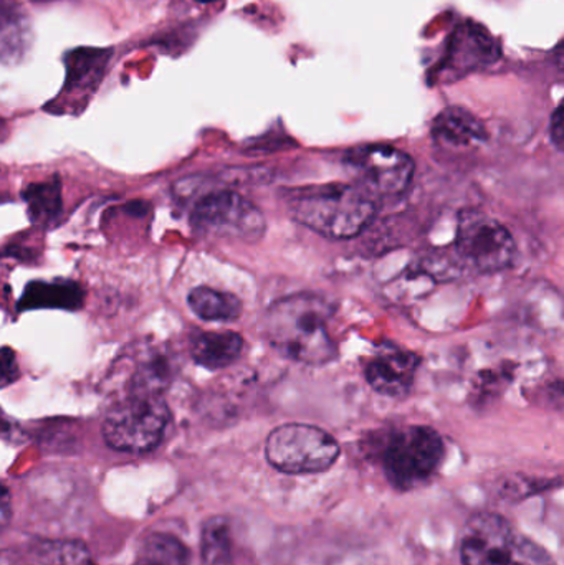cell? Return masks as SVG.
Returning <instances> with one entry per match:
<instances>
[{
    "instance_id": "15",
    "label": "cell",
    "mask_w": 564,
    "mask_h": 565,
    "mask_svg": "<svg viewBox=\"0 0 564 565\" xmlns=\"http://www.w3.org/2000/svg\"><path fill=\"white\" fill-rule=\"evenodd\" d=\"M189 308L204 321H235L242 315V301L227 291L199 286L188 296Z\"/></svg>"
},
{
    "instance_id": "13",
    "label": "cell",
    "mask_w": 564,
    "mask_h": 565,
    "mask_svg": "<svg viewBox=\"0 0 564 565\" xmlns=\"http://www.w3.org/2000/svg\"><path fill=\"white\" fill-rule=\"evenodd\" d=\"M244 351V339L234 331L201 332L192 339L191 355L195 364L219 371L238 361Z\"/></svg>"
},
{
    "instance_id": "4",
    "label": "cell",
    "mask_w": 564,
    "mask_h": 565,
    "mask_svg": "<svg viewBox=\"0 0 564 565\" xmlns=\"http://www.w3.org/2000/svg\"><path fill=\"white\" fill-rule=\"evenodd\" d=\"M171 414L162 395L129 392L106 414L103 438L113 450L146 454L161 444Z\"/></svg>"
},
{
    "instance_id": "18",
    "label": "cell",
    "mask_w": 564,
    "mask_h": 565,
    "mask_svg": "<svg viewBox=\"0 0 564 565\" xmlns=\"http://www.w3.org/2000/svg\"><path fill=\"white\" fill-rule=\"evenodd\" d=\"M171 365H169L168 359L162 354L149 355L138 365V371L132 375L129 392L162 395L171 382Z\"/></svg>"
},
{
    "instance_id": "9",
    "label": "cell",
    "mask_w": 564,
    "mask_h": 565,
    "mask_svg": "<svg viewBox=\"0 0 564 565\" xmlns=\"http://www.w3.org/2000/svg\"><path fill=\"white\" fill-rule=\"evenodd\" d=\"M344 164L364 191L377 195H396L406 191L416 169L409 154L386 145L351 149Z\"/></svg>"
},
{
    "instance_id": "20",
    "label": "cell",
    "mask_w": 564,
    "mask_h": 565,
    "mask_svg": "<svg viewBox=\"0 0 564 565\" xmlns=\"http://www.w3.org/2000/svg\"><path fill=\"white\" fill-rule=\"evenodd\" d=\"M550 135H552L553 145L564 152V102L553 115Z\"/></svg>"
},
{
    "instance_id": "6",
    "label": "cell",
    "mask_w": 564,
    "mask_h": 565,
    "mask_svg": "<svg viewBox=\"0 0 564 565\" xmlns=\"http://www.w3.org/2000/svg\"><path fill=\"white\" fill-rule=\"evenodd\" d=\"M265 455L268 463L284 473H321L340 457V445L313 425L287 424L268 435Z\"/></svg>"
},
{
    "instance_id": "19",
    "label": "cell",
    "mask_w": 564,
    "mask_h": 565,
    "mask_svg": "<svg viewBox=\"0 0 564 565\" xmlns=\"http://www.w3.org/2000/svg\"><path fill=\"white\" fill-rule=\"evenodd\" d=\"M26 204H29L30 218L33 222L53 221L62 207V199H60V184L56 181L42 182V184L30 185L25 194Z\"/></svg>"
},
{
    "instance_id": "8",
    "label": "cell",
    "mask_w": 564,
    "mask_h": 565,
    "mask_svg": "<svg viewBox=\"0 0 564 565\" xmlns=\"http://www.w3.org/2000/svg\"><path fill=\"white\" fill-rule=\"evenodd\" d=\"M456 245L466 260L486 274L506 270L517 254L515 241L509 228L477 211L460 214Z\"/></svg>"
},
{
    "instance_id": "12",
    "label": "cell",
    "mask_w": 564,
    "mask_h": 565,
    "mask_svg": "<svg viewBox=\"0 0 564 565\" xmlns=\"http://www.w3.org/2000/svg\"><path fill=\"white\" fill-rule=\"evenodd\" d=\"M433 136L449 148H472L487 139L486 126L464 108H447L434 119Z\"/></svg>"
},
{
    "instance_id": "16",
    "label": "cell",
    "mask_w": 564,
    "mask_h": 565,
    "mask_svg": "<svg viewBox=\"0 0 564 565\" xmlns=\"http://www.w3.org/2000/svg\"><path fill=\"white\" fill-rule=\"evenodd\" d=\"M132 565H191V556L178 537L155 533L142 541Z\"/></svg>"
},
{
    "instance_id": "5",
    "label": "cell",
    "mask_w": 564,
    "mask_h": 565,
    "mask_svg": "<svg viewBox=\"0 0 564 565\" xmlns=\"http://www.w3.org/2000/svg\"><path fill=\"white\" fill-rule=\"evenodd\" d=\"M446 454L443 437L430 427L393 431L381 448V465L396 490H416L439 471Z\"/></svg>"
},
{
    "instance_id": "17",
    "label": "cell",
    "mask_w": 564,
    "mask_h": 565,
    "mask_svg": "<svg viewBox=\"0 0 564 565\" xmlns=\"http://www.w3.org/2000/svg\"><path fill=\"white\" fill-rule=\"evenodd\" d=\"M201 554L205 565H231L232 533L227 520L211 518L202 527Z\"/></svg>"
},
{
    "instance_id": "14",
    "label": "cell",
    "mask_w": 564,
    "mask_h": 565,
    "mask_svg": "<svg viewBox=\"0 0 564 565\" xmlns=\"http://www.w3.org/2000/svg\"><path fill=\"white\" fill-rule=\"evenodd\" d=\"M83 289L73 281H33L26 286L20 309L58 308L75 311L82 306Z\"/></svg>"
},
{
    "instance_id": "1",
    "label": "cell",
    "mask_w": 564,
    "mask_h": 565,
    "mask_svg": "<svg viewBox=\"0 0 564 565\" xmlns=\"http://www.w3.org/2000/svg\"><path fill=\"white\" fill-rule=\"evenodd\" d=\"M331 308L313 295H294L274 302L265 315L267 341L295 362L323 365L333 361L337 345L328 321Z\"/></svg>"
},
{
    "instance_id": "3",
    "label": "cell",
    "mask_w": 564,
    "mask_h": 565,
    "mask_svg": "<svg viewBox=\"0 0 564 565\" xmlns=\"http://www.w3.org/2000/svg\"><path fill=\"white\" fill-rule=\"evenodd\" d=\"M464 565H556L549 551L515 530L499 514H477L460 544Z\"/></svg>"
},
{
    "instance_id": "10",
    "label": "cell",
    "mask_w": 564,
    "mask_h": 565,
    "mask_svg": "<svg viewBox=\"0 0 564 565\" xmlns=\"http://www.w3.org/2000/svg\"><path fill=\"white\" fill-rule=\"evenodd\" d=\"M500 58V46L489 30L479 23L466 22L450 36L446 56L440 63L443 76L460 78L467 73L486 68Z\"/></svg>"
},
{
    "instance_id": "21",
    "label": "cell",
    "mask_w": 564,
    "mask_h": 565,
    "mask_svg": "<svg viewBox=\"0 0 564 565\" xmlns=\"http://www.w3.org/2000/svg\"><path fill=\"white\" fill-rule=\"evenodd\" d=\"M17 377L15 358L9 348H3L2 351V387L9 385Z\"/></svg>"
},
{
    "instance_id": "2",
    "label": "cell",
    "mask_w": 564,
    "mask_h": 565,
    "mask_svg": "<svg viewBox=\"0 0 564 565\" xmlns=\"http://www.w3.org/2000/svg\"><path fill=\"white\" fill-rule=\"evenodd\" d=\"M291 217L333 241L357 237L376 215L373 194L347 184L321 185L290 202Z\"/></svg>"
},
{
    "instance_id": "23",
    "label": "cell",
    "mask_w": 564,
    "mask_h": 565,
    "mask_svg": "<svg viewBox=\"0 0 564 565\" xmlns=\"http://www.w3.org/2000/svg\"><path fill=\"white\" fill-rule=\"evenodd\" d=\"M195 2H199V3H212V2H217V0H195Z\"/></svg>"
},
{
    "instance_id": "11",
    "label": "cell",
    "mask_w": 564,
    "mask_h": 565,
    "mask_svg": "<svg viewBox=\"0 0 564 565\" xmlns=\"http://www.w3.org/2000/svg\"><path fill=\"white\" fill-rule=\"evenodd\" d=\"M419 359L404 349H380L366 364V381L374 391L386 397L403 398L409 394L416 377Z\"/></svg>"
},
{
    "instance_id": "7",
    "label": "cell",
    "mask_w": 564,
    "mask_h": 565,
    "mask_svg": "<svg viewBox=\"0 0 564 565\" xmlns=\"http://www.w3.org/2000/svg\"><path fill=\"white\" fill-rule=\"evenodd\" d=\"M192 228L209 238H228L255 244L264 237V214L254 202L237 192L219 191L205 195L191 215Z\"/></svg>"
},
{
    "instance_id": "22",
    "label": "cell",
    "mask_w": 564,
    "mask_h": 565,
    "mask_svg": "<svg viewBox=\"0 0 564 565\" xmlns=\"http://www.w3.org/2000/svg\"><path fill=\"white\" fill-rule=\"evenodd\" d=\"M555 56L556 63H558L560 68L564 72V42L558 46V50H556Z\"/></svg>"
}]
</instances>
